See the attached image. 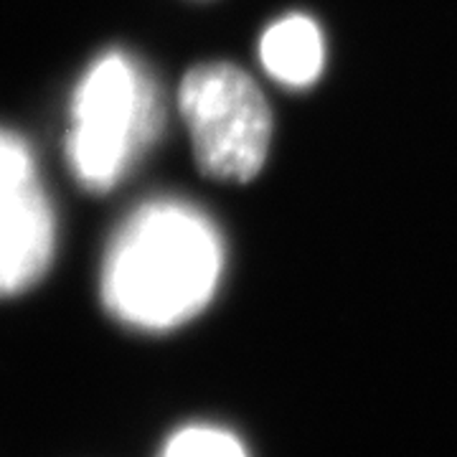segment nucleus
<instances>
[{"mask_svg":"<svg viewBox=\"0 0 457 457\" xmlns=\"http://www.w3.org/2000/svg\"><path fill=\"white\" fill-rule=\"evenodd\" d=\"M224 272V242L204 212L158 198L120 224L102 260V303L122 326L165 333L204 311Z\"/></svg>","mask_w":457,"mask_h":457,"instance_id":"nucleus-1","label":"nucleus"},{"mask_svg":"<svg viewBox=\"0 0 457 457\" xmlns=\"http://www.w3.org/2000/svg\"><path fill=\"white\" fill-rule=\"evenodd\" d=\"M161 97L125 51H107L87 69L71 97L66 161L89 191H110L161 130Z\"/></svg>","mask_w":457,"mask_h":457,"instance_id":"nucleus-2","label":"nucleus"},{"mask_svg":"<svg viewBox=\"0 0 457 457\" xmlns=\"http://www.w3.org/2000/svg\"><path fill=\"white\" fill-rule=\"evenodd\" d=\"M179 107L204 176L246 183L260 173L272 137V112L246 71L227 62L191 69L180 82Z\"/></svg>","mask_w":457,"mask_h":457,"instance_id":"nucleus-3","label":"nucleus"},{"mask_svg":"<svg viewBox=\"0 0 457 457\" xmlns=\"http://www.w3.org/2000/svg\"><path fill=\"white\" fill-rule=\"evenodd\" d=\"M56 252V216L29 145L0 130V297L31 290Z\"/></svg>","mask_w":457,"mask_h":457,"instance_id":"nucleus-4","label":"nucleus"},{"mask_svg":"<svg viewBox=\"0 0 457 457\" xmlns=\"http://www.w3.org/2000/svg\"><path fill=\"white\" fill-rule=\"evenodd\" d=\"M267 74L287 87H308L323 71V36L308 16H285L260 41Z\"/></svg>","mask_w":457,"mask_h":457,"instance_id":"nucleus-5","label":"nucleus"},{"mask_svg":"<svg viewBox=\"0 0 457 457\" xmlns=\"http://www.w3.org/2000/svg\"><path fill=\"white\" fill-rule=\"evenodd\" d=\"M158 457H249V453L224 427L188 425L168 437Z\"/></svg>","mask_w":457,"mask_h":457,"instance_id":"nucleus-6","label":"nucleus"}]
</instances>
